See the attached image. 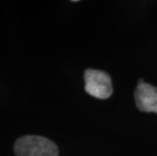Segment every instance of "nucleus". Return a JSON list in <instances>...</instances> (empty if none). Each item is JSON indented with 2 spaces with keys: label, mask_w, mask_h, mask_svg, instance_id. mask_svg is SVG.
Masks as SVG:
<instances>
[{
  "label": "nucleus",
  "mask_w": 157,
  "mask_h": 156,
  "mask_svg": "<svg viewBox=\"0 0 157 156\" xmlns=\"http://www.w3.org/2000/svg\"><path fill=\"white\" fill-rule=\"evenodd\" d=\"M134 96L139 111L157 114V87L145 83L140 79L135 89Z\"/></svg>",
  "instance_id": "nucleus-3"
},
{
  "label": "nucleus",
  "mask_w": 157,
  "mask_h": 156,
  "mask_svg": "<svg viewBox=\"0 0 157 156\" xmlns=\"http://www.w3.org/2000/svg\"><path fill=\"white\" fill-rule=\"evenodd\" d=\"M16 156H58L59 150L53 141L42 136L26 135L14 143Z\"/></svg>",
  "instance_id": "nucleus-1"
},
{
  "label": "nucleus",
  "mask_w": 157,
  "mask_h": 156,
  "mask_svg": "<svg viewBox=\"0 0 157 156\" xmlns=\"http://www.w3.org/2000/svg\"><path fill=\"white\" fill-rule=\"evenodd\" d=\"M85 91L96 98H109L113 93L112 79L108 73L95 69L84 71Z\"/></svg>",
  "instance_id": "nucleus-2"
}]
</instances>
